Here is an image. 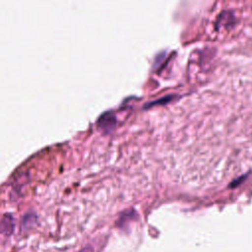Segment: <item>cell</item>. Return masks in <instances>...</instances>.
<instances>
[{
	"label": "cell",
	"instance_id": "6da1fadb",
	"mask_svg": "<svg viewBox=\"0 0 252 252\" xmlns=\"http://www.w3.org/2000/svg\"><path fill=\"white\" fill-rule=\"evenodd\" d=\"M115 122H116V119H115V115L111 112V111H108V112H105L103 113L97 120V124L98 126L103 129L104 131H108L110 129H112L115 125Z\"/></svg>",
	"mask_w": 252,
	"mask_h": 252
},
{
	"label": "cell",
	"instance_id": "7a4b0ae2",
	"mask_svg": "<svg viewBox=\"0 0 252 252\" xmlns=\"http://www.w3.org/2000/svg\"><path fill=\"white\" fill-rule=\"evenodd\" d=\"M15 227L14 218L10 214L5 215L0 220V233L4 235H10L13 233Z\"/></svg>",
	"mask_w": 252,
	"mask_h": 252
},
{
	"label": "cell",
	"instance_id": "3957f363",
	"mask_svg": "<svg viewBox=\"0 0 252 252\" xmlns=\"http://www.w3.org/2000/svg\"><path fill=\"white\" fill-rule=\"evenodd\" d=\"M35 219L36 218L34 215H26L23 220V228L25 230H29L30 228H32L35 223Z\"/></svg>",
	"mask_w": 252,
	"mask_h": 252
},
{
	"label": "cell",
	"instance_id": "277c9868",
	"mask_svg": "<svg viewBox=\"0 0 252 252\" xmlns=\"http://www.w3.org/2000/svg\"><path fill=\"white\" fill-rule=\"evenodd\" d=\"M79 252H94V249L93 247H85L81 249Z\"/></svg>",
	"mask_w": 252,
	"mask_h": 252
}]
</instances>
